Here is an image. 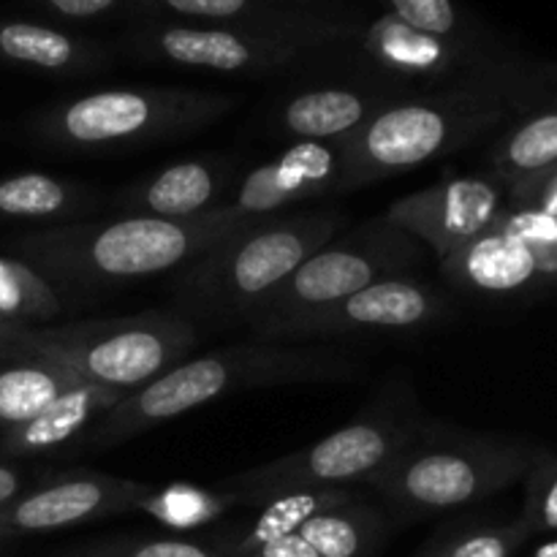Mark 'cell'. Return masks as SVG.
<instances>
[{
  "mask_svg": "<svg viewBox=\"0 0 557 557\" xmlns=\"http://www.w3.org/2000/svg\"><path fill=\"white\" fill-rule=\"evenodd\" d=\"M245 223L210 212L199 221L123 215L41 226L11 239V256L27 261L63 288H98L169 275Z\"/></svg>",
  "mask_w": 557,
  "mask_h": 557,
  "instance_id": "1",
  "label": "cell"
},
{
  "mask_svg": "<svg viewBox=\"0 0 557 557\" xmlns=\"http://www.w3.org/2000/svg\"><path fill=\"white\" fill-rule=\"evenodd\" d=\"M348 228L341 210H299L245 223L177 272L172 297L194 324H245L305 259Z\"/></svg>",
  "mask_w": 557,
  "mask_h": 557,
  "instance_id": "2",
  "label": "cell"
},
{
  "mask_svg": "<svg viewBox=\"0 0 557 557\" xmlns=\"http://www.w3.org/2000/svg\"><path fill=\"white\" fill-rule=\"evenodd\" d=\"M357 370L351 359L335 351L267 341L239 343L205 357L185 359L161 379L125 395L112 411L92 424L82 446L92 451L112 449L234 392L294 384V381L351 379Z\"/></svg>",
  "mask_w": 557,
  "mask_h": 557,
  "instance_id": "3",
  "label": "cell"
},
{
  "mask_svg": "<svg viewBox=\"0 0 557 557\" xmlns=\"http://www.w3.org/2000/svg\"><path fill=\"white\" fill-rule=\"evenodd\" d=\"M506 117L500 71L449 87L408 92L381 107L341 147V194L413 172L462 150Z\"/></svg>",
  "mask_w": 557,
  "mask_h": 557,
  "instance_id": "4",
  "label": "cell"
},
{
  "mask_svg": "<svg viewBox=\"0 0 557 557\" xmlns=\"http://www.w3.org/2000/svg\"><path fill=\"white\" fill-rule=\"evenodd\" d=\"M362 30L359 16L337 9L315 11L292 22L256 25H190L136 20L120 49L128 58L172 69L223 76H267L324 60L348 47Z\"/></svg>",
  "mask_w": 557,
  "mask_h": 557,
  "instance_id": "5",
  "label": "cell"
},
{
  "mask_svg": "<svg viewBox=\"0 0 557 557\" xmlns=\"http://www.w3.org/2000/svg\"><path fill=\"white\" fill-rule=\"evenodd\" d=\"M533 460L536 451L520 444L422 422L368 487L403 520H424L511 487L525 479Z\"/></svg>",
  "mask_w": 557,
  "mask_h": 557,
  "instance_id": "6",
  "label": "cell"
},
{
  "mask_svg": "<svg viewBox=\"0 0 557 557\" xmlns=\"http://www.w3.org/2000/svg\"><path fill=\"white\" fill-rule=\"evenodd\" d=\"M234 107L237 98L212 90L107 87L52 103L30 131L60 152H120L205 131Z\"/></svg>",
  "mask_w": 557,
  "mask_h": 557,
  "instance_id": "7",
  "label": "cell"
},
{
  "mask_svg": "<svg viewBox=\"0 0 557 557\" xmlns=\"http://www.w3.org/2000/svg\"><path fill=\"white\" fill-rule=\"evenodd\" d=\"M199 346L194 321L177 310L30 326L20 351L63 364L87 384L131 395L185 362ZM16 351V354H20Z\"/></svg>",
  "mask_w": 557,
  "mask_h": 557,
  "instance_id": "8",
  "label": "cell"
},
{
  "mask_svg": "<svg viewBox=\"0 0 557 557\" xmlns=\"http://www.w3.org/2000/svg\"><path fill=\"white\" fill-rule=\"evenodd\" d=\"M422 424L411 392H389L326 438L286 457L226 476L218 490L237 504H267L292 490L370 484Z\"/></svg>",
  "mask_w": 557,
  "mask_h": 557,
  "instance_id": "9",
  "label": "cell"
},
{
  "mask_svg": "<svg viewBox=\"0 0 557 557\" xmlns=\"http://www.w3.org/2000/svg\"><path fill=\"white\" fill-rule=\"evenodd\" d=\"M430 250L403 232L386 215L370 218L357 228H346L335 239L305 259L270 299L245 319L256 341L272 337L294 321L343 302L375 281L392 275H411L413 267L428 259Z\"/></svg>",
  "mask_w": 557,
  "mask_h": 557,
  "instance_id": "10",
  "label": "cell"
},
{
  "mask_svg": "<svg viewBox=\"0 0 557 557\" xmlns=\"http://www.w3.org/2000/svg\"><path fill=\"white\" fill-rule=\"evenodd\" d=\"M346 52H351V69L411 92L460 85L498 71L493 60L484 58L482 49L430 36L392 14L362 22V30L348 44Z\"/></svg>",
  "mask_w": 557,
  "mask_h": 557,
  "instance_id": "11",
  "label": "cell"
},
{
  "mask_svg": "<svg viewBox=\"0 0 557 557\" xmlns=\"http://www.w3.org/2000/svg\"><path fill=\"white\" fill-rule=\"evenodd\" d=\"M449 299L433 283L413 275H392L364 286L332 308L294 321L272 343L337 341L362 335H413L449 319Z\"/></svg>",
  "mask_w": 557,
  "mask_h": 557,
  "instance_id": "12",
  "label": "cell"
},
{
  "mask_svg": "<svg viewBox=\"0 0 557 557\" xmlns=\"http://www.w3.org/2000/svg\"><path fill=\"white\" fill-rule=\"evenodd\" d=\"M150 490L152 484L87 468L54 473L0 509V544L128 515Z\"/></svg>",
  "mask_w": 557,
  "mask_h": 557,
  "instance_id": "13",
  "label": "cell"
},
{
  "mask_svg": "<svg viewBox=\"0 0 557 557\" xmlns=\"http://www.w3.org/2000/svg\"><path fill=\"white\" fill-rule=\"evenodd\" d=\"M504 207L506 188L493 174H449L430 188L397 199L384 215L444 261L487 232Z\"/></svg>",
  "mask_w": 557,
  "mask_h": 557,
  "instance_id": "14",
  "label": "cell"
},
{
  "mask_svg": "<svg viewBox=\"0 0 557 557\" xmlns=\"http://www.w3.org/2000/svg\"><path fill=\"white\" fill-rule=\"evenodd\" d=\"M341 147L324 141H294L288 150L250 169L215 210L226 223H256L288 212L302 201L341 194Z\"/></svg>",
  "mask_w": 557,
  "mask_h": 557,
  "instance_id": "15",
  "label": "cell"
},
{
  "mask_svg": "<svg viewBox=\"0 0 557 557\" xmlns=\"http://www.w3.org/2000/svg\"><path fill=\"white\" fill-rule=\"evenodd\" d=\"M411 90L389 85L373 74L348 65L346 76L310 82L288 92L272 109V131L292 141L343 145L357 134L381 107Z\"/></svg>",
  "mask_w": 557,
  "mask_h": 557,
  "instance_id": "16",
  "label": "cell"
},
{
  "mask_svg": "<svg viewBox=\"0 0 557 557\" xmlns=\"http://www.w3.org/2000/svg\"><path fill=\"white\" fill-rule=\"evenodd\" d=\"M237 185V163L223 156L169 163L117 196L125 215L199 221L215 212Z\"/></svg>",
  "mask_w": 557,
  "mask_h": 557,
  "instance_id": "17",
  "label": "cell"
},
{
  "mask_svg": "<svg viewBox=\"0 0 557 557\" xmlns=\"http://www.w3.org/2000/svg\"><path fill=\"white\" fill-rule=\"evenodd\" d=\"M114 52L98 38L82 36L63 25L0 16V63L54 79L92 76L109 69Z\"/></svg>",
  "mask_w": 557,
  "mask_h": 557,
  "instance_id": "18",
  "label": "cell"
},
{
  "mask_svg": "<svg viewBox=\"0 0 557 557\" xmlns=\"http://www.w3.org/2000/svg\"><path fill=\"white\" fill-rule=\"evenodd\" d=\"M441 272L451 286L476 297H515L547 281L533 250L498 221L446 256Z\"/></svg>",
  "mask_w": 557,
  "mask_h": 557,
  "instance_id": "19",
  "label": "cell"
},
{
  "mask_svg": "<svg viewBox=\"0 0 557 557\" xmlns=\"http://www.w3.org/2000/svg\"><path fill=\"white\" fill-rule=\"evenodd\" d=\"M123 397L125 392L79 381L69 392H63L58 400L49 403L38 417L27 419L25 424H16L11 430H3L0 451L5 457H38L63 451L65 446L87 438L92 424L103 413L112 411Z\"/></svg>",
  "mask_w": 557,
  "mask_h": 557,
  "instance_id": "20",
  "label": "cell"
},
{
  "mask_svg": "<svg viewBox=\"0 0 557 557\" xmlns=\"http://www.w3.org/2000/svg\"><path fill=\"white\" fill-rule=\"evenodd\" d=\"M98 194L90 185L47 172H16L0 180V221L63 226L90 215Z\"/></svg>",
  "mask_w": 557,
  "mask_h": 557,
  "instance_id": "21",
  "label": "cell"
},
{
  "mask_svg": "<svg viewBox=\"0 0 557 557\" xmlns=\"http://www.w3.org/2000/svg\"><path fill=\"white\" fill-rule=\"evenodd\" d=\"M324 9H332L326 0H136L134 22L256 25V22H292Z\"/></svg>",
  "mask_w": 557,
  "mask_h": 557,
  "instance_id": "22",
  "label": "cell"
},
{
  "mask_svg": "<svg viewBox=\"0 0 557 557\" xmlns=\"http://www.w3.org/2000/svg\"><path fill=\"white\" fill-rule=\"evenodd\" d=\"M79 381L69 368L38 354L20 351L0 357V428L11 430L38 417Z\"/></svg>",
  "mask_w": 557,
  "mask_h": 557,
  "instance_id": "23",
  "label": "cell"
},
{
  "mask_svg": "<svg viewBox=\"0 0 557 557\" xmlns=\"http://www.w3.org/2000/svg\"><path fill=\"white\" fill-rule=\"evenodd\" d=\"M357 490L351 487H310V490H292L277 498L261 504V515L256 517L253 525L243 536L228 542V557H248L264 544L277 542L283 536H292L315 515L335 509V506L348 504L357 498Z\"/></svg>",
  "mask_w": 557,
  "mask_h": 557,
  "instance_id": "24",
  "label": "cell"
},
{
  "mask_svg": "<svg viewBox=\"0 0 557 557\" xmlns=\"http://www.w3.org/2000/svg\"><path fill=\"white\" fill-rule=\"evenodd\" d=\"M297 533L321 557H373L386 536V520L357 495L348 504L315 515Z\"/></svg>",
  "mask_w": 557,
  "mask_h": 557,
  "instance_id": "25",
  "label": "cell"
},
{
  "mask_svg": "<svg viewBox=\"0 0 557 557\" xmlns=\"http://www.w3.org/2000/svg\"><path fill=\"white\" fill-rule=\"evenodd\" d=\"M490 163H493L490 174L500 180L504 188L557 169V109L549 107L531 114L517 128H511L495 145Z\"/></svg>",
  "mask_w": 557,
  "mask_h": 557,
  "instance_id": "26",
  "label": "cell"
},
{
  "mask_svg": "<svg viewBox=\"0 0 557 557\" xmlns=\"http://www.w3.org/2000/svg\"><path fill=\"white\" fill-rule=\"evenodd\" d=\"M63 313L60 288L16 256H0V319L44 326Z\"/></svg>",
  "mask_w": 557,
  "mask_h": 557,
  "instance_id": "27",
  "label": "cell"
},
{
  "mask_svg": "<svg viewBox=\"0 0 557 557\" xmlns=\"http://www.w3.org/2000/svg\"><path fill=\"white\" fill-rule=\"evenodd\" d=\"M232 506H237L234 495L223 490L196 487V484H169V487H152L139 500L136 511L152 517L161 525L172 531H196L201 525H210L218 517L226 515Z\"/></svg>",
  "mask_w": 557,
  "mask_h": 557,
  "instance_id": "28",
  "label": "cell"
},
{
  "mask_svg": "<svg viewBox=\"0 0 557 557\" xmlns=\"http://www.w3.org/2000/svg\"><path fill=\"white\" fill-rule=\"evenodd\" d=\"M49 557H228V542L180 536H109L74 544Z\"/></svg>",
  "mask_w": 557,
  "mask_h": 557,
  "instance_id": "29",
  "label": "cell"
},
{
  "mask_svg": "<svg viewBox=\"0 0 557 557\" xmlns=\"http://www.w3.org/2000/svg\"><path fill=\"white\" fill-rule=\"evenodd\" d=\"M379 3L384 5V14L397 16L417 30L479 49L476 30L457 0H379Z\"/></svg>",
  "mask_w": 557,
  "mask_h": 557,
  "instance_id": "30",
  "label": "cell"
},
{
  "mask_svg": "<svg viewBox=\"0 0 557 557\" xmlns=\"http://www.w3.org/2000/svg\"><path fill=\"white\" fill-rule=\"evenodd\" d=\"M531 539L520 520L509 525H471L444 533L424 557H511Z\"/></svg>",
  "mask_w": 557,
  "mask_h": 557,
  "instance_id": "31",
  "label": "cell"
},
{
  "mask_svg": "<svg viewBox=\"0 0 557 557\" xmlns=\"http://www.w3.org/2000/svg\"><path fill=\"white\" fill-rule=\"evenodd\" d=\"M498 223L533 250L547 281H557V215L539 207L506 205Z\"/></svg>",
  "mask_w": 557,
  "mask_h": 557,
  "instance_id": "32",
  "label": "cell"
},
{
  "mask_svg": "<svg viewBox=\"0 0 557 557\" xmlns=\"http://www.w3.org/2000/svg\"><path fill=\"white\" fill-rule=\"evenodd\" d=\"M528 479V498L520 522L528 533L557 531V457L536 455Z\"/></svg>",
  "mask_w": 557,
  "mask_h": 557,
  "instance_id": "33",
  "label": "cell"
},
{
  "mask_svg": "<svg viewBox=\"0 0 557 557\" xmlns=\"http://www.w3.org/2000/svg\"><path fill=\"white\" fill-rule=\"evenodd\" d=\"M30 3L52 20L85 25V22H107L117 16L134 20L136 0H30Z\"/></svg>",
  "mask_w": 557,
  "mask_h": 557,
  "instance_id": "34",
  "label": "cell"
},
{
  "mask_svg": "<svg viewBox=\"0 0 557 557\" xmlns=\"http://www.w3.org/2000/svg\"><path fill=\"white\" fill-rule=\"evenodd\" d=\"M506 205L539 207V210L557 215V169L539 174V177L517 183L506 188Z\"/></svg>",
  "mask_w": 557,
  "mask_h": 557,
  "instance_id": "35",
  "label": "cell"
},
{
  "mask_svg": "<svg viewBox=\"0 0 557 557\" xmlns=\"http://www.w3.org/2000/svg\"><path fill=\"white\" fill-rule=\"evenodd\" d=\"M248 557H321V555L315 553V549L310 547L299 533H292V536H283L277 539V542L264 544V547L256 549V553Z\"/></svg>",
  "mask_w": 557,
  "mask_h": 557,
  "instance_id": "36",
  "label": "cell"
},
{
  "mask_svg": "<svg viewBox=\"0 0 557 557\" xmlns=\"http://www.w3.org/2000/svg\"><path fill=\"white\" fill-rule=\"evenodd\" d=\"M22 490H25V473L20 468L9 466V462H0V509L9 500H14Z\"/></svg>",
  "mask_w": 557,
  "mask_h": 557,
  "instance_id": "37",
  "label": "cell"
},
{
  "mask_svg": "<svg viewBox=\"0 0 557 557\" xmlns=\"http://www.w3.org/2000/svg\"><path fill=\"white\" fill-rule=\"evenodd\" d=\"M27 330H30L27 324H16V321L0 319V357H9V354L20 351Z\"/></svg>",
  "mask_w": 557,
  "mask_h": 557,
  "instance_id": "38",
  "label": "cell"
},
{
  "mask_svg": "<svg viewBox=\"0 0 557 557\" xmlns=\"http://www.w3.org/2000/svg\"><path fill=\"white\" fill-rule=\"evenodd\" d=\"M536 557H557V539H555V542L542 544V547H539Z\"/></svg>",
  "mask_w": 557,
  "mask_h": 557,
  "instance_id": "39",
  "label": "cell"
},
{
  "mask_svg": "<svg viewBox=\"0 0 557 557\" xmlns=\"http://www.w3.org/2000/svg\"><path fill=\"white\" fill-rule=\"evenodd\" d=\"M549 107H553V109H557V96L553 98V103H549Z\"/></svg>",
  "mask_w": 557,
  "mask_h": 557,
  "instance_id": "40",
  "label": "cell"
}]
</instances>
